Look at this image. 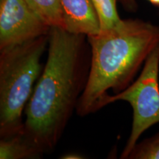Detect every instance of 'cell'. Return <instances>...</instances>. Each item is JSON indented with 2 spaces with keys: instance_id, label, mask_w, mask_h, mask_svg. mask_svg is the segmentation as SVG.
Instances as JSON below:
<instances>
[{
  "instance_id": "cell-4",
  "label": "cell",
  "mask_w": 159,
  "mask_h": 159,
  "mask_svg": "<svg viewBox=\"0 0 159 159\" xmlns=\"http://www.w3.org/2000/svg\"><path fill=\"white\" fill-rule=\"evenodd\" d=\"M158 73L159 44L145 61L138 79L105 101V105L119 100L126 101L133 109L132 129L121 158H128L143 133L159 122Z\"/></svg>"
},
{
  "instance_id": "cell-9",
  "label": "cell",
  "mask_w": 159,
  "mask_h": 159,
  "mask_svg": "<svg viewBox=\"0 0 159 159\" xmlns=\"http://www.w3.org/2000/svg\"><path fill=\"white\" fill-rule=\"evenodd\" d=\"M98 16L100 30L114 28L122 19L119 16L116 0H91Z\"/></svg>"
},
{
  "instance_id": "cell-1",
  "label": "cell",
  "mask_w": 159,
  "mask_h": 159,
  "mask_svg": "<svg viewBox=\"0 0 159 159\" xmlns=\"http://www.w3.org/2000/svg\"><path fill=\"white\" fill-rule=\"evenodd\" d=\"M44 69L26 105L25 133L42 152L57 144L84 83V38L50 27Z\"/></svg>"
},
{
  "instance_id": "cell-7",
  "label": "cell",
  "mask_w": 159,
  "mask_h": 159,
  "mask_svg": "<svg viewBox=\"0 0 159 159\" xmlns=\"http://www.w3.org/2000/svg\"><path fill=\"white\" fill-rule=\"evenodd\" d=\"M43 153L39 147L25 134V131L1 138L0 158H35Z\"/></svg>"
},
{
  "instance_id": "cell-10",
  "label": "cell",
  "mask_w": 159,
  "mask_h": 159,
  "mask_svg": "<svg viewBox=\"0 0 159 159\" xmlns=\"http://www.w3.org/2000/svg\"><path fill=\"white\" fill-rule=\"evenodd\" d=\"M131 159H159V133L136 144L129 155Z\"/></svg>"
},
{
  "instance_id": "cell-11",
  "label": "cell",
  "mask_w": 159,
  "mask_h": 159,
  "mask_svg": "<svg viewBox=\"0 0 159 159\" xmlns=\"http://www.w3.org/2000/svg\"><path fill=\"white\" fill-rule=\"evenodd\" d=\"M122 1L123 4H124L128 8L134 9L135 7V5H136L135 0H122Z\"/></svg>"
},
{
  "instance_id": "cell-6",
  "label": "cell",
  "mask_w": 159,
  "mask_h": 159,
  "mask_svg": "<svg viewBox=\"0 0 159 159\" xmlns=\"http://www.w3.org/2000/svg\"><path fill=\"white\" fill-rule=\"evenodd\" d=\"M65 30L86 36L100 32L98 16L91 0H61Z\"/></svg>"
},
{
  "instance_id": "cell-13",
  "label": "cell",
  "mask_w": 159,
  "mask_h": 159,
  "mask_svg": "<svg viewBox=\"0 0 159 159\" xmlns=\"http://www.w3.org/2000/svg\"><path fill=\"white\" fill-rule=\"evenodd\" d=\"M148 1L150 2L151 4H152L153 5L159 6V0H148Z\"/></svg>"
},
{
  "instance_id": "cell-12",
  "label": "cell",
  "mask_w": 159,
  "mask_h": 159,
  "mask_svg": "<svg viewBox=\"0 0 159 159\" xmlns=\"http://www.w3.org/2000/svg\"><path fill=\"white\" fill-rule=\"evenodd\" d=\"M62 158H66V159H79V158H83V157H80L79 155L72 153V154H67L66 156H63Z\"/></svg>"
},
{
  "instance_id": "cell-8",
  "label": "cell",
  "mask_w": 159,
  "mask_h": 159,
  "mask_svg": "<svg viewBox=\"0 0 159 159\" xmlns=\"http://www.w3.org/2000/svg\"><path fill=\"white\" fill-rule=\"evenodd\" d=\"M27 2L47 26L65 29L61 0H27Z\"/></svg>"
},
{
  "instance_id": "cell-5",
  "label": "cell",
  "mask_w": 159,
  "mask_h": 159,
  "mask_svg": "<svg viewBox=\"0 0 159 159\" xmlns=\"http://www.w3.org/2000/svg\"><path fill=\"white\" fill-rule=\"evenodd\" d=\"M49 30L27 0H0V49L48 35Z\"/></svg>"
},
{
  "instance_id": "cell-2",
  "label": "cell",
  "mask_w": 159,
  "mask_h": 159,
  "mask_svg": "<svg viewBox=\"0 0 159 159\" xmlns=\"http://www.w3.org/2000/svg\"><path fill=\"white\" fill-rule=\"evenodd\" d=\"M91 46L90 71L77 105L86 116L105 105L110 96L125 90L142 63L159 44V27L139 19L122 20L118 25L87 36Z\"/></svg>"
},
{
  "instance_id": "cell-3",
  "label": "cell",
  "mask_w": 159,
  "mask_h": 159,
  "mask_svg": "<svg viewBox=\"0 0 159 159\" xmlns=\"http://www.w3.org/2000/svg\"><path fill=\"white\" fill-rule=\"evenodd\" d=\"M48 44L45 35L0 49L1 138L25 131L22 112L41 74V59Z\"/></svg>"
}]
</instances>
